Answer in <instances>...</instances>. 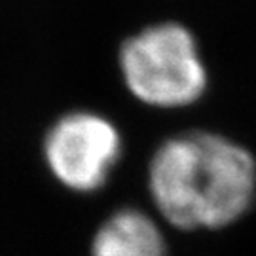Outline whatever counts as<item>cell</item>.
I'll use <instances>...</instances> for the list:
<instances>
[{
    "instance_id": "cell-3",
    "label": "cell",
    "mask_w": 256,
    "mask_h": 256,
    "mask_svg": "<svg viewBox=\"0 0 256 256\" xmlns=\"http://www.w3.org/2000/svg\"><path fill=\"white\" fill-rule=\"evenodd\" d=\"M44 154L59 182L76 192H93L108 180L118 164L122 138L106 118L93 112H72L48 131Z\"/></svg>"
},
{
    "instance_id": "cell-1",
    "label": "cell",
    "mask_w": 256,
    "mask_h": 256,
    "mask_svg": "<svg viewBox=\"0 0 256 256\" xmlns=\"http://www.w3.org/2000/svg\"><path fill=\"white\" fill-rule=\"evenodd\" d=\"M148 180L156 207L173 226L222 228L252 203L256 165L228 138L194 131L158 148Z\"/></svg>"
},
{
    "instance_id": "cell-2",
    "label": "cell",
    "mask_w": 256,
    "mask_h": 256,
    "mask_svg": "<svg viewBox=\"0 0 256 256\" xmlns=\"http://www.w3.org/2000/svg\"><path fill=\"white\" fill-rule=\"evenodd\" d=\"M120 66L129 92L152 106L192 104L207 86L196 40L176 23L148 27L126 40Z\"/></svg>"
},
{
    "instance_id": "cell-4",
    "label": "cell",
    "mask_w": 256,
    "mask_h": 256,
    "mask_svg": "<svg viewBox=\"0 0 256 256\" xmlns=\"http://www.w3.org/2000/svg\"><path fill=\"white\" fill-rule=\"evenodd\" d=\"M93 256H167L160 228L137 209L114 212L93 239Z\"/></svg>"
}]
</instances>
